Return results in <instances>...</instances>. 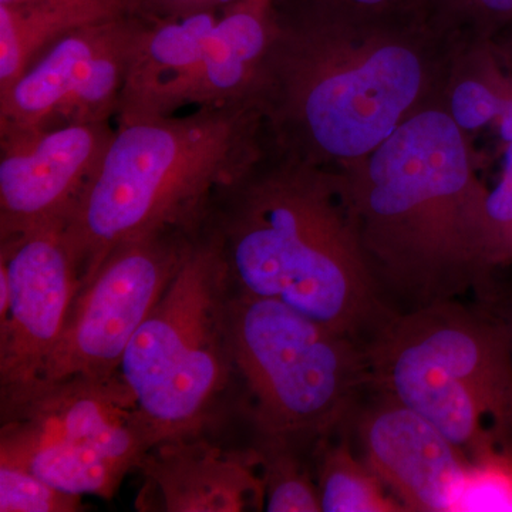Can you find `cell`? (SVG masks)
Listing matches in <instances>:
<instances>
[{
  "mask_svg": "<svg viewBox=\"0 0 512 512\" xmlns=\"http://www.w3.org/2000/svg\"><path fill=\"white\" fill-rule=\"evenodd\" d=\"M419 87V60L389 46L352 72L309 80L296 94V109L313 144L333 156L356 157L393 133Z\"/></svg>",
  "mask_w": 512,
  "mask_h": 512,
  "instance_id": "obj_13",
  "label": "cell"
},
{
  "mask_svg": "<svg viewBox=\"0 0 512 512\" xmlns=\"http://www.w3.org/2000/svg\"><path fill=\"white\" fill-rule=\"evenodd\" d=\"M501 136L505 141L512 143V103L508 107L507 113H505L503 123H501Z\"/></svg>",
  "mask_w": 512,
  "mask_h": 512,
  "instance_id": "obj_26",
  "label": "cell"
},
{
  "mask_svg": "<svg viewBox=\"0 0 512 512\" xmlns=\"http://www.w3.org/2000/svg\"><path fill=\"white\" fill-rule=\"evenodd\" d=\"M221 12L147 19L121 93L119 124L168 116L171 97L201 56Z\"/></svg>",
  "mask_w": 512,
  "mask_h": 512,
  "instance_id": "obj_16",
  "label": "cell"
},
{
  "mask_svg": "<svg viewBox=\"0 0 512 512\" xmlns=\"http://www.w3.org/2000/svg\"><path fill=\"white\" fill-rule=\"evenodd\" d=\"M126 12H131L130 0H47L0 6V93L57 40Z\"/></svg>",
  "mask_w": 512,
  "mask_h": 512,
  "instance_id": "obj_17",
  "label": "cell"
},
{
  "mask_svg": "<svg viewBox=\"0 0 512 512\" xmlns=\"http://www.w3.org/2000/svg\"><path fill=\"white\" fill-rule=\"evenodd\" d=\"M231 288L210 215L163 298L128 343L119 367L161 441L200 433L235 372Z\"/></svg>",
  "mask_w": 512,
  "mask_h": 512,
  "instance_id": "obj_5",
  "label": "cell"
},
{
  "mask_svg": "<svg viewBox=\"0 0 512 512\" xmlns=\"http://www.w3.org/2000/svg\"><path fill=\"white\" fill-rule=\"evenodd\" d=\"M239 0H130V10L141 18L161 20L210 10H224Z\"/></svg>",
  "mask_w": 512,
  "mask_h": 512,
  "instance_id": "obj_23",
  "label": "cell"
},
{
  "mask_svg": "<svg viewBox=\"0 0 512 512\" xmlns=\"http://www.w3.org/2000/svg\"><path fill=\"white\" fill-rule=\"evenodd\" d=\"M138 470L167 512H238L265 505L255 450L227 451L200 433L160 441Z\"/></svg>",
  "mask_w": 512,
  "mask_h": 512,
  "instance_id": "obj_14",
  "label": "cell"
},
{
  "mask_svg": "<svg viewBox=\"0 0 512 512\" xmlns=\"http://www.w3.org/2000/svg\"><path fill=\"white\" fill-rule=\"evenodd\" d=\"M485 218L495 228L504 229L510 238L512 248V143L505 156V171L503 180L484 202Z\"/></svg>",
  "mask_w": 512,
  "mask_h": 512,
  "instance_id": "obj_24",
  "label": "cell"
},
{
  "mask_svg": "<svg viewBox=\"0 0 512 512\" xmlns=\"http://www.w3.org/2000/svg\"><path fill=\"white\" fill-rule=\"evenodd\" d=\"M251 128V103L119 124L62 232L82 289L124 242L204 224L251 163Z\"/></svg>",
  "mask_w": 512,
  "mask_h": 512,
  "instance_id": "obj_1",
  "label": "cell"
},
{
  "mask_svg": "<svg viewBox=\"0 0 512 512\" xmlns=\"http://www.w3.org/2000/svg\"><path fill=\"white\" fill-rule=\"evenodd\" d=\"M62 229L0 241V390L32 386L82 289Z\"/></svg>",
  "mask_w": 512,
  "mask_h": 512,
  "instance_id": "obj_10",
  "label": "cell"
},
{
  "mask_svg": "<svg viewBox=\"0 0 512 512\" xmlns=\"http://www.w3.org/2000/svg\"><path fill=\"white\" fill-rule=\"evenodd\" d=\"M47 2V0H0V6L30 5V3Z\"/></svg>",
  "mask_w": 512,
  "mask_h": 512,
  "instance_id": "obj_27",
  "label": "cell"
},
{
  "mask_svg": "<svg viewBox=\"0 0 512 512\" xmlns=\"http://www.w3.org/2000/svg\"><path fill=\"white\" fill-rule=\"evenodd\" d=\"M83 510L82 497L18 467L0 466V511L76 512Z\"/></svg>",
  "mask_w": 512,
  "mask_h": 512,
  "instance_id": "obj_21",
  "label": "cell"
},
{
  "mask_svg": "<svg viewBox=\"0 0 512 512\" xmlns=\"http://www.w3.org/2000/svg\"><path fill=\"white\" fill-rule=\"evenodd\" d=\"M204 224L160 229L113 249L77 295L37 382L119 373L128 343L163 298Z\"/></svg>",
  "mask_w": 512,
  "mask_h": 512,
  "instance_id": "obj_7",
  "label": "cell"
},
{
  "mask_svg": "<svg viewBox=\"0 0 512 512\" xmlns=\"http://www.w3.org/2000/svg\"><path fill=\"white\" fill-rule=\"evenodd\" d=\"M114 131L109 121L0 133V241L63 231Z\"/></svg>",
  "mask_w": 512,
  "mask_h": 512,
  "instance_id": "obj_11",
  "label": "cell"
},
{
  "mask_svg": "<svg viewBox=\"0 0 512 512\" xmlns=\"http://www.w3.org/2000/svg\"><path fill=\"white\" fill-rule=\"evenodd\" d=\"M268 0H239L222 10L201 56L178 84L168 116L185 106L222 107L248 103L269 46Z\"/></svg>",
  "mask_w": 512,
  "mask_h": 512,
  "instance_id": "obj_15",
  "label": "cell"
},
{
  "mask_svg": "<svg viewBox=\"0 0 512 512\" xmlns=\"http://www.w3.org/2000/svg\"><path fill=\"white\" fill-rule=\"evenodd\" d=\"M460 511H512V441L471 458Z\"/></svg>",
  "mask_w": 512,
  "mask_h": 512,
  "instance_id": "obj_20",
  "label": "cell"
},
{
  "mask_svg": "<svg viewBox=\"0 0 512 512\" xmlns=\"http://www.w3.org/2000/svg\"><path fill=\"white\" fill-rule=\"evenodd\" d=\"M356 3H362V5H377V3H382L384 0H353Z\"/></svg>",
  "mask_w": 512,
  "mask_h": 512,
  "instance_id": "obj_28",
  "label": "cell"
},
{
  "mask_svg": "<svg viewBox=\"0 0 512 512\" xmlns=\"http://www.w3.org/2000/svg\"><path fill=\"white\" fill-rule=\"evenodd\" d=\"M349 427L320 439L311 453L322 512H406L355 453Z\"/></svg>",
  "mask_w": 512,
  "mask_h": 512,
  "instance_id": "obj_18",
  "label": "cell"
},
{
  "mask_svg": "<svg viewBox=\"0 0 512 512\" xmlns=\"http://www.w3.org/2000/svg\"><path fill=\"white\" fill-rule=\"evenodd\" d=\"M370 390L430 421L473 458L512 441L507 322L460 299L399 311L363 343Z\"/></svg>",
  "mask_w": 512,
  "mask_h": 512,
  "instance_id": "obj_3",
  "label": "cell"
},
{
  "mask_svg": "<svg viewBox=\"0 0 512 512\" xmlns=\"http://www.w3.org/2000/svg\"><path fill=\"white\" fill-rule=\"evenodd\" d=\"M485 8L493 10V12H511L512 0H480Z\"/></svg>",
  "mask_w": 512,
  "mask_h": 512,
  "instance_id": "obj_25",
  "label": "cell"
},
{
  "mask_svg": "<svg viewBox=\"0 0 512 512\" xmlns=\"http://www.w3.org/2000/svg\"><path fill=\"white\" fill-rule=\"evenodd\" d=\"M235 372L258 439L309 450L352 423L370 390L365 346L275 299L232 293Z\"/></svg>",
  "mask_w": 512,
  "mask_h": 512,
  "instance_id": "obj_4",
  "label": "cell"
},
{
  "mask_svg": "<svg viewBox=\"0 0 512 512\" xmlns=\"http://www.w3.org/2000/svg\"><path fill=\"white\" fill-rule=\"evenodd\" d=\"M235 292L275 299L365 343L399 312L348 249L325 195L298 177L254 178L251 163L212 205Z\"/></svg>",
  "mask_w": 512,
  "mask_h": 512,
  "instance_id": "obj_2",
  "label": "cell"
},
{
  "mask_svg": "<svg viewBox=\"0 0 512 512\" xmlns=\"http://www.w3.org/2000/svg\"><path fill=\"white\" fill-rule=\"evenodd\" d=\"M375 393L352 419L360 456L406 512H458L471 458L429 420Z\"/></svg>",
  "mask_w": 512,
  "mask_h": 512,
  "instance_id": "obj_12",
  "label": "cell"
},
{
  "mask_svg": "<svg viewBox=\"0 0 512 512\" xmlns=\"http://www.w3.org/2000/svg\"><path fill=\"white\" fill-rule=\"evenodd\" d=\"M160 441L120 373L2 393L0 466L22 468L69 494L113 497Z\"/></svg>",
  "mask_w": 512,
  "mask_h": 512,
  "instance_id": "obj_6",
  "label": "cell"
},
{
  "mask_svg": "<svg viewBox=\"0 0 512 512\" xmlns=\"http://www.w3.org/2000/svg\"><path fill=\"white\" fill-rule=\"evenodd\" d=\"M147 25L126 12L57 40L0 93V133L109 123Z\"/></svg>",
  "mask_w": 512,
  "mask_h": 512,
  "instance_id": "obj_8",
  "label": "cell"
},
{
  "mask_svg": "<svg viewBox=\"0 0 512 512\" xmlns=\"http://www.w3.org/2000/svg\"><path fill=\"white\" fill-rule=\"evenodd\" d=\"M369 177L366 208L380 229L377 248L404 227L382 258L383 281L402 256L393 286L412 289L419 279L420 215L456 200L466 190V148L456 123L439 111L407 121L377 148Z\"/></svg>",
  "mask_w": 512,
  "mask_h": 512,
  "instance_id": "obj_9",
  "label": "cell"
},
{
  "mask_svg": "<svg viewBox=\"0 0 512 512\" xmlns=\"http://www.w3.org/2000/svg\"><path fill=\"white\" fill-rule=\"evenodd\" d=\"M265 488L269 512H322L312 464L305 451L282 441L258 439L254 448Z\"/></svg>",
  "mask_w": 512,
  "mask_h": 512,
  "instance_id": "obj_19",
  "label": "cell"
},
{
  "mask_svg": "<svg viewBox=\"0 0 512 512\" xmlns=\"http://www.w3.org/2000/svg\"><path fill=\"white\" fill-rule=\"evenodd\" d=\"M505 322H507L508 332H510L511 348H512V313L510 315V318L505 320Z\"/></svg>",
  "mask_w": 512,
  "mask_h": 512,
  "instance_id": "obj_29",
  "label": "cell"
},
{
  "mask_svg": "<svg viewBox=\"0 0 512 512\" xmlns=\"http://www.w3.org/2000/svg\"><path fill=\"white\" fill-rule=\"evenodd\" d=\"M498 100L483 84L466 82L460 84L451 100L454 120L458 126L474 130L488 123L498 113Z\"/></svg>",
  "mask_w": 512,
  "mask_h": 512,
  "instance_id": "obj_22",
  "label": "cell"
}]
</instances>
